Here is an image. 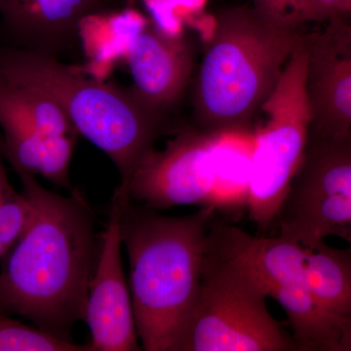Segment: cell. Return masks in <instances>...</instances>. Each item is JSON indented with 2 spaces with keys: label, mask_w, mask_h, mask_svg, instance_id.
Returning <instances> with one entry per match:
<instances>
[{
  "label": "cell",
  "mask_w": 351,
  "mask_h": 351,
  "mask_svg": "<svg viewBox=\"0 0 351 351\" xmlns=\"http://www.w3.org/2000/svg\"><path fill=\"white\" fill-rule=\"evenodd\" d=\"M126 61L133 94L145 107L168 117L182 100L195 69V50L182 34H171L156 24L132 34Z\"/></svg>",
  "instance_id": "cell-12"
},
{
  "label": "cell",
  "mask_w": 351,
  "mask_h": 351,
  "mask_svg": "<svg viewBox=\"0 0 351 351\" xmlns=\"http://www.w3.org/2000/svg\"><path fill=\"white\" fill-rule=\"evenodd\" d=\"M0 73L36 88L63 110L78 135L112 161L120 184L113 197L127 199L132 176L169 128L168 117L145 107L130 88L87 77L59 58L0 45Z\"/></svg>",
  "instance_id": "cell-4"
},
{
  "label": "cell",
  "mask_w": 351,
  "mask_h": 351,
  "mask_svg": "<svg viewBox=\"0 0 351 351\" xmlns=\"http://www.w3.org/2000/svg\"><path fill=\"white\" fill-rule=\"evenodd\" d=\"M132 0H0L5 44L59 58L80 43L92 18L125 10Z\"/></svg>",
  "instance_id": "cell-11"
},
{
  "label": "cell",
  "mask_w": 351,
  "mask_h": 351,
  "mask_svg": "<svg viewBox=\"0 0 351 351\" xmlns=\"http://www.w3.org/2000/svg\"><path fill=\"white\" fill-rule=\"evenodd\" d=\"M306 23H330L348 21L351 0H304Z\"/></svg>",
  "instance_id": "cell-18"
},
{
  "label": "cell",
  "mask_w": 351,
  "mask_h": 351,
  "mask_svg": "<svg viewBox=\"0 0 351 351\" xmlns=\"http://www.w3.org/2000/svg\"><path fill=\"white\" fill-rule=\"evenodd\" d=\"M343 27H345L346 34L351 38V23L348 22V21H346V22L343 23Z\"/></svg>",
  "instance_id": "cell-21"
},
{
  "label": "cell",
  "mask_w": 351,
  "mask_h": 351,
  "mask_svg": "<svg viewBox=\"0 0 351 351\" xmlns=\"http://www.w3.org/2000/svg\"><path fill=\"white\" fill-rule=\"evenodd\" d=\"M191 1V0H144L145 4L156 2V3L169 4V5L172 6L186 5V4L189 3Z\"/></svg>",
  "instance_id": "cell-20"
},
{
  "label": "cell",
  "mask_w": 351,
  "mask_h": 351,
  "mask_svg": "<svg viewBox=\"0 0 351 351\" xmlns=\"http://www.w3.org/2000/svg\"><path fill=\"white\" fill-rule=\"evenodd\" d=\"M210 246L239 265L285 311L297 350L337 351L339 323L315 301L307 284L304 245L284 239L254 237L237 226L212 223Z\"/></svg>",
  "instance_id": "cell-8"
},
{
  "label": "cell",
  "mask_w": 351,
  "mask_h": 351,
  "mask_svg": "<svg viewBox=\"0 0 351 351\" xmlns=\"http://www.w3.org/2000/svg\"><path fill=\"white\" fill-rule=\"evenodd\" d=\"M216 212L170 217L129 202L120 216L142 350L179 351L197 302Z\"/></svg>",
  "instance_id": "cell-2"
},
{
  "label": "cell",
  "mask_w": 351,
  "mask_h": 351,
  "mask_svg": "<svg viewBox=\"0 0 351 351\" xmlns=\"http://www.w3.org/2000/svg\"><path fill=\"white\" fill-rule=\"evenodd\" d=\"M32 214L3 257L0 313L19 315L53 336L71 341L84 319L88 285L100 235L91 207L80 191L66 196L44 188L36 176L15 171Z\"/></svg>",
  "instance_id": "cell-1"
},
{
  "label": "cell",
  "mask_w": 351,
  "mask_h": 351,
  "mask_svg": "<svg viewBox=\"0 0 351 351\" xmlns=\"http://www.w3.org/2000/svg\"><path fill=\"white\" fill-rule=\"evenodd\" d=\"M337 351H351V316L339 322V338Z\"/></svg>",
  "instance_id": "cell-19"
},
{
  "label": "cell",
  "mask_w": 351,
  "mask_h": 351,
  "mask_svg": "<svg viewBox=\"0 0 351 351\" xmlns=\"http://www.w3.org/2000/svg\"><path fill=\"white\" fill-rule=\"evenodd\" d=\"M254 132L218 133L186 126L154 149L132 176L127 199L161 211L195 205L216 214L247 210Z\"/></svg>",
  "instance_id": "cell-5"
},
{
  "label": "cell",
  "mask_w": 351,
  "mask_h": 351,
  "mask_svg": "<svg viewBox=\"0 0 351 351\" xmlns=\"http://www.w3.org/2000/svg\"><path fill=\"white\" fill-rule=\"evenodd\" d=\"M304 32L254 6L228 7L213 19L196 76L193 126L242 133L274 92Z\"/></svg>",
  "instance_id": "cell-3"
},
{
  "label": "cell",
  "mask_w": 351,
  "mask_h": 351,
  "mask_svg": "<svg viewBox=\"0 0 351 351\" xmlns=\"http://www.w3.org/2000/svg\"><path fill=\"white\" fill-rule=\"evenodd\" d=\"M123 204L113 200L110 219L100 234L98 257L88 285L84 320L93 351L142 350L129 282L122 263Z\"/></svg>",
  "instance_id": "cell-10"
},
{
  "label": "cell",
  "mask_w": 351,
  "mask_h": 351,
  "mask_svg": "<svg viewBox=\"0 0 351 351\" xmlns=\"http://www.w3.org/2000/svg\"><path fill=\"white\" fill-rule=\"evenodd\" d=\"M257 281L210 246L197 302L179 351L297 350Z\"/></svg>",
  "instance_id": "cell-7"
},
{
  "label": "cell",
  "mask_w": 351,
  "mask_h": 351,
  "mask_svg": "<svg viewBox=\"0 0 351 351\" xmlns=\"http://www.w3.org/2000/svg\"><path fill=\"white\" fill-rule=\"evenodd\" d=\"M343 22L306 34V89L316 130L351 131V38Z\"/></svg>",
  "instance_id": "cell-13"
},
{
  "label": "cell",
  "mask_w": 351,
  "mask_h": 351,
  "mask_svg": "<svg viewBox=\"0 0 351 351\" xmlns=\"http://www.w3.org/2000/svg\"><path fill=\"white\" fill-rule=\"evenodd\" d=\"M276 223L278 235L304 246L337 237L351 248V131L311 127L304 158Z\"/></svg>",
  "instance_id": "cell-9"
},
{
  "label": "cell",
  "mask_w": 351,
  "mask_h": 351,
  "mask_svg": "<svg viewBox=\"0 0 351 351\" xmlns=\"http://www.w3.org/2000/svg\"><path fill=\"white\" fill-rule=\"evenodd\" d=\"M4 159L0 151V242L8 252L29 223L32 208L27 197L17 193L9 181Z\"/></svg>",
  "instance_id": "cell-16"
},
{
  "label": "cell",
  "mask_w": 351,
  "mask_h": 351,
  "mask_svg": "<svg viewBox=\"0 0 351 351\" xmlns=\"http://www.w3.org/2000/svg\"><path fill=\"white\" fill-rule=\"evenodd\" d=\"M309 290L321 308L341 322L351 316V248H334L326 242L304 246Z\"/></svg>",
  "instance_id": "cell-14"
},
{
  "label": "cell",
  "mask_w": 351,
  "mask_h": 351,
  "mask_svg": "<svg viewBox=\"0 0 351 351\" xmlns=\"http://www.w3.org/2000/svg\"><path fill=\"white\" fill-rule=\"evenodd\" d=\"M0 351H93L0 313Z\"/></svg>",
  "instance_id": "cell-15"
},
{
  "label": "cell",
  "mask_w": 351,
  "mask_h": 351,
  "mask_svg": "<svg viewBox=\"0 0 351 351\" xmlns=\"http://www.w3.org/2000/svg\"><path fill=\"white\" fill-rule=\"evenodd\" d=\"M254 7L274 19L302 27L306 24L304 0H253Z\"/></svg>",
  "instance_id": "cell-17"
},
{
  "label": "cell",
  "mask_w": 351,
  "mask_h": 351,
  "mask_svg": "<svg viewBox=\"0 0 351 351\" xmlns=\"http://www.w3.org/2000/svg\"><path fill=\"white\" fill-rule=\"evenodd\" d=\"M307 62L308 45L304 34L261 108L265 121L254 131L246 211L263 232L276 223L306 152L313 121L306 89Z\"/></svg>",
  "instance_id": "cell-6"
}]
</instances>
